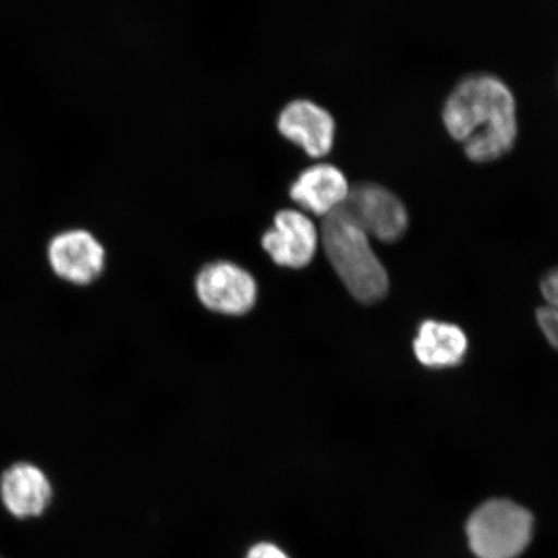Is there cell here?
Segmentation results:
<instances>
[{
  "instance_id": "obj_3",
  "label": "cell",
  "mask_w": 558,
  "mask_h": 558,
  "mask_svg": "<svg viewBox=\"0 0 558 558\" xmlns=\"http://www.w3.org/2000/svg\"><path fill=\"white\" fill-rule=\"evenodd\" d=\"M466 543L476 558H520L534 539L535 518L508 498H490L466 519Z\"/></svg>"
},
{
  "instance_id": "obj_7",
  "label": "cell",
  "mask_w": 558,
  "mask_h": 558,
  "mask_svg": "<svg viewBox=\"0 0 558 558\" xmlns=\"http://www.w3.org/2000/svg\"><path fill=\"white\" fill-rule=\"evenodd\" d=\"M319 233L316 225L298 209H282L274 227L264 233L263 248L279 267L302 269L317 253Z\"/></svg>"
},
{
  "instance_id": "obj_2",
  "label": "cell",
  "mask_w": 558,
  "mask_h": 558,
  "mask_svg": "<svg viewBox=\"0 0 558 558\" xmlns=\"http://www.w3.org/2000/svg\"><path fill=\"white\" fill-rule=\"evenodd\" d=\"M320 241L327 259L355 300L375 304L387 296V270L374 253L368 234L344 206L324 218Z\"/></svg>"
},
{
  "instance_id": "obj_13",
  "label": "cell",
  "mask_w": 558,
  "mask_h": 558,
  "mask_svg": "<svg viewBox=\"0 0 558 558\" xmlns=\"http://www.w3.org/2000/svg\"><path fill=\"white\" fill-rule=\"evenodd\" d=\"M244 558H291L286 550L271 542H257L247 549Z\"/></svg>"
},
{
  "instance_id": "obj_6",
  "label": "cell",
  "mask_w": 558,
  "mask_h": 558,
  "mask_svg": "<svg viewBox=\"0 0 558 558\" xmlns=\"http://www.w3.org/2000/svg\"><path fill=\"white\" fill-rule=\"evenodd\" d=\"M195 291L207 310L227 316L248 313L257 299L255 278L230 262L206 265L195 279Z\"/></svg>"
},
{
  "instance_id": "obj_10",
  "label": "cell",
  "mask_w": 558,
  "mask_h": 558,
  "mask_svg": "<svg viewBox=\"0 0 558 558\" xmlns=\"http://www.w3.org/2000/svg\"><path fill=\"white\" fill-rule=\"evenodd\" d=\"M351 187L339 167L317 163L299 174L290 187V197L306 211L326 218L344 206Z\"/></svg>"
},
{
  "instance_id": "obj_12",
  "label": "cell",
  "mask_w": 558,
  "mask_h": 558,
  "mask_svg": "<svg viewBox=\"0 0 558 558\" xmlns=\"http://www.w3.org/2000/svg\"><path fill=\"white\" fill-rule=\"evenodd\" d=\"M538 324L549 344L558 351V310L544 306L536 313Z\"/></svg>"
},
{
  "instance_id": "obj_1",
  "label": "cell",
  "mask_w": 558,
  "mask_h": 558,
  "mask_svg": "<svg viewBox=\"0 0 558 558\" xmlns=\"http://www.w3.org/2000/svg\"><path fill=\"white\" fill-rule=\"evenodd\" d=\"M442 122L473 163L495 162L518 143V101L494 74L474 73L460 80L446 97Z\"/></svg>"
},
{
  "instance_id": "obj_11",
  "label": "cell",
  "mask_w": 558,
  "mask_h": 558,
  "mask_svg": "<svg viewBox=\"0 0 558 558\" xmlns=\"http://www.w3.org/2000/svg\"><path fill=\"white\" fill-rule=\"evenodd\" d=\"M469 339L459 326L427 319L418 326L414 352L418 362L429 368L456 367L465 359Z\"/></svg>"
},
{
  "instance_id": "obj_8",
  "label": "cell",
  "mask_w": 558,
  "mask_h": 558,
  "mask_svg": "<svg viewBox=\"0 0 558 558\" xmlns=\"http://www.w3.org/2000/svg\"><path fill=\"white\" fill-rule=\"evenodd\" d=\"M53 497L50 477L32 462L13 463L0 476V500L17 520L41 518L52 506Z\"/></svg>"
},
{
  "instance_id": "obj_9",
  "label": "cell",
  "mask_w": 558,
  "mask_h": 558,
  "mask_svg": "<svg viewBox=\"0 0 558 558\" xmlns=\"http://www.w3.org/2000/svg\"><path fill=\"white\" fill-rule=\"evenodd\" d=\"M278 131L312 158H323L333 148L337 123L329 110L311 100L286 105L278 117Z\"/></svg>"
},
{
  "instance_id": "obj_14",
  "label": "cell",
  "mask_w": 558,
  "mask_h": 558,
  "mask_svg": "<svg viewBox=\"0 0 558 558\" xmlns=\"http://www.w3.org/2000/svg\"><path fill=\"white\" fill-rule=\"evenodd\" d=\"M542 294L550 308L558 310V268L549 270L541 283Z\"/></svg>"
},
{
  "instance_id": "obj_4",
  "label": "cell",
  "mask_w": 558,
  "mask_h": 558,
  "mask_svg": "<svg viewBox=\"0 0 558 558\" xmlns=\"http://www.w3.org/2000/svg\"><path fill=\"white\" fill-rule=\"evenodd\" d=\"M344 207L369 239L393 243L409 228V213L399 195L373 181L352 185Z\"/></svg>"
},
{
  "instance_id": "obj_5",
  "label": "cell",
  "mask_w": 558,
  "mask_h": 558,
  "mask_svg": "<svg viewBox=\"0 0 558 558\" xmlns=\"http://www.w3.org/2000/svg\"><path fill=\"white\" fill-rule=\"evenodd\" d=\"M46 256L56 277L81 288L96 282L107 263V253L99 240L80 228L62 230L51 236Z\"/></svg>"
}]
</instances>
